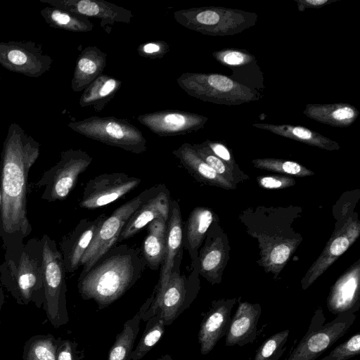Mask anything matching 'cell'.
Returning <instances> with one entry per match:
<instances>
[{
    "instance_id": "6da1fadb",
    "label": "cell",
    "mask_w": 360,
    "mask_h": 360,
    "mask_svg": "<svg viewBox=\"0 0 360 360\" xmlns=\"http://www.w3.org/2000/svg\"><path fill=\"white\" fill-rule=\"evenodd\" d=\"M40 144L17 123H11L1 154V231L5 252L24 245L32 231L27 216L29 173L38 159Z\"/></svg>"
},
{
    "instance_id": "7a4b0ae2",
    "label": "cell",
    "mask_w": 360,
    "mask_h": 360,
    "mask_svg": "<svg viewBox=\"0 0 360 360\" xmlns=\"http://www.w3.org/2000/svg\"><path fill=\"white\" fill-rule=\"evenodd\" d=\"M146 264L141 250L115 244L77 283L83 300H93L103 309L121 297L141 277Z\"/></svg>"
},
{
    "instance_id": "3957f363",
    "label": "cell",
    "mask_w": 360,
    "mask_h": 360,
    "mask_svg": "<svg viewBox=\"0 0 360 360\" xmlns=\"http://www.w3.org/2000/svg\"><path fill=\"white\" fill-rule=\"evenodd\" d=\"M42 249L41 239L32 238L21 248L5 252L0 265V282L19 304L32 303L39 309L43 307Z\"/></svg>"
},
{
    "instance_id": "277c9868",
    "label": "cell",
    "mask_w": 360,
    "mask_h": 360,
    "mask_svg": "<svg viewBox=\"0 0 360 360\" xmlns=\"http://www.w3.org/2000/svg\"><path fill=\"white\" fill-rule=\"evenodd\" d=\"M182 259L183 250L175 258L167 283L162 290L158 293L153 292V299L150 306L147 307L144 303L139 310L141 320L147 321L158 314L168 326L194 301L199 291L198 262L193 264V270L186 276L180 270Z\"/></svg>"
},
{
    "instance_id": "5b68a950",
    "label": "cell",
    "mask_w": 360,
    "mask_h": 360,
    "mask_svg": "<svg viewBox=\"0 0 360 360\" xmlns=\"http://www.w3.org/2000/svg\"><path fill=\"white\" fill-rule=\"evenodd\" d=\"M44 302L43 309L50 323L59 328L68 323L65 269L62 254L54 240L46 234L41 237Z\"/></svg>"
},
{
    "instance_id": "8992f818",
    "label": "cell",
    "mask_w": 360,
    "mask_h": 360,
    "mask_svg": "<svg viewBox=\"0 0 360 360\" xmlns=\"http://www.w3.org/2000/svg\"><path fill=\"white\" fill-rule=\"evenodd\" d=\"M68 126L87 138L135 154L143 153L147 149L142 132L124 118L92 116L71 122Z\"/></svg>"
},
{
    "instance_id": "52a82bcc",
    "label": "cell",
    "mask_w": 360,
    "mask_h": 360,
    "mask_svg": "<svg viewBox=\"0 0 360 360\" xmlns=\"http://www.w3.org/2000/svg\"><path fill=\"white\" fill-rule=\"evenodd\" d=\"M355 320L354 314L344 313L324 323L326 317L322 309L319 308L307 333L287 360H316L347 332Z\"/></svg>"
},
{
    "instance_id": "ba28073f",
    "label": "cell",
    "mask_w": 360,
    "mask_h": 360,
    "mask_svg": "<svg viewBox=\"0 0 360 360\" xmlns=\"http://www.w3.org/2000/svg\"><path fill=\"white\" fill-rule=\"evenodd\" d=\"M92 160L91 156L80 149L63 151L59 161L35 184L36 187L43 188L41 198L48 202L65 199Z\"/></svg>"
},
{
    "instance_id": "9c48e42d",
    "label": "cell",
    "mask_w": 360,
    "mask_h": 360,
    "mask_svg": "<svg viewBox=\"0 0 360 360\" xmlns=\"http://www.w3.org/2000/svg\"><path fill=\"white\" fill-rule=\"evenodd\" d=\"M144 196V191L116 208L99 226L89 246L83 255L80 274L87 272L95 262L117 243L121 231L136 211Z\"/></svg>"
},
{
    "instance_id": "30bf717a",
    "label": "cell",
    "mask_w": 360,
    "mask_h": 360,
    "mask_svg": "<svg viewBox=\"0 0 360 360\" xmlns=\"http://www.w3.org/2000/svg\"><path fill=\"white\" fill-rule=\"evenodd\" d=\"M53 59L32 41L0 42V65L5 69L38 78L49 71Z\"/></svg>"
},
{
    "instance_id": "8fae6325",
    "label": "cell",
    "mask_w": 360,
    "mask_h": 360,
    "mask_svg": "<svg viewBox=\"0 0 360 360\" xmlns=\"http://www.w3.org/2000/svg\"><path fill=\"white\" fill-rule=\"evenodd\" d=\"M141 181L122 172L96 176L86 183L79 207L93 210L105 206L134 189Z\"/></svg>"
},
{
    "instance_id": "7c38bea8",
    "label": "cell",
    "mask_w": 360,
    "mask_h": 360,
    "mask_svg": "<svg viewBox=\"0 0 360 360\" xmlns=\"http://www.w3.org/2000/svg\"><path fill=\"white\" fill-rule=\"evenodd\" d=\"M137 120L158 136L185 135L200 129L207 118L190 112L165 110L141 114Z\"/></svg>"
},
{
    "instance_id": "4fadbf2b",
    "label": "cell",
    "mask_w": 360,
    "mask_h": 360,
    "mask_svg": "<svg viewBox=\"0 0 360 360\" xmlns=\"http://www.w3.org/2000/svg\"><path fill=\"white\" fill-rule=\"evenodd\" d=\"M171 200L170 193L164 184L145 190L142 202L125 224L117 242L134 236L158 217L168 219Z\"/></svg>"
},
{
    "instance_id": "5bb4252c",
    "label": "cell",
    "mask_w": 360,
    "mask_h": 360,
    "mask_svg": "<svg viewBox=\"0 0 360 360\" xmlns=\"http://www.w3.org/2000/svg\"><path fill=\"white\" fill-rule=\"evenodd\" d=\"M50 6L86 18L101 20L100 25L108 33L115 23H129L134 17L130 10L104 0H39Z\"/></svg>"
},
{
    "instance_id": "9a60e30c",
    "label": "cell",
    "mask_w": 360,
    "mask_h": 360,
    "mask_svg": "<svg viewBox=\"0 0 360 360\" xmlns=\"http://www.w3.org/2000/svg\"><path fill=\"white\" fill-rule=\"evenodd\" d=\"M176 82L188 96L217 103L226 101L228 92L236 86L233 80L218 74L184 72Z\"/></svg>"
},
{
    "instance_id": "2e32d148",
    "label": "cell",
    "mask_w": 360,
    "mask_h": 360,
    "mask_svg": "<svg viewBox=\"0 0 360 360\" xmlns=\"http://www.w3.org/2000/svg\"><path fill=\"white\" fill-rule=\"evenodd\" d=\"M105 217V214L102 213L94 219H82L63 238L60 251L66 273H73L80 266L83 255Z\"/></svg>"
},
{
    "instance_id": "e0dca14e",
    "label": "cell",
    "mask_w": 360,
    "mask_h": 360,
    "mask_svg": "<svg viewBox=\"0 0 360 360\" xmlns=\"http://www.w3.org/2000/svg\"><path fill=\"white\" fill-rule=\"evenodd\" d=\"M234 300L214 302L200 326L198 342L202 355L210 353L218 341L226 335L231 319Z\"/></svg>"
},
{
    "instance_id": "ac0fdd59",
    "label": "cell",
    "mask_w": 360,
    "mask_h": 360,
    "mask_svg": "<svg viewBox=\"0 0 360 360\" xmlns=\"http://www.w3.org/2000/svg\"><path fill=\"white\" fill-rule=\"evenodd\" d=\"M262 314L259 304L239 303L231 316L229 330L226 334L225 345L243 346L252 343L257 338V324Z\"/></svg>"
},
{
    "instance_id": "d6986e66",
    "label": "cell",
    "mask_w": 360,
    "mask_h": 360,
    "mask_svg": "<svg viewBox=\"0 0 360 360\" xmlns=\"http://www.w3.org/2000/svg\"><path fill=\"white\" fill-rule=\"evenodd\" d=\"M183 221L178 201L171 200L167 221L166 248L163 262L160 266V278L153 292L158 293L167 283L175 258L182 249Z\"/></svg>"
},
{
    "instance_id": "ffe728a7",
    "label": "cell",
    "mask_w": 360,
    "mask_h": 360,
    "mask_svg": "<svg viewBox=\"0 0 360 360\" xmlns=\"http://www.w3.org/2000/svg\"><path fill=\"white\" fill-rule=\"evenodd\" d=\"M107 55L96 46H86L78 56L71 80L75 92L84 91L94 80L103 74L106 66Z\"/></svg>"
},
{
    "instance_id": "44dd1931",
    "label": "cell",
    "mask_w": 360,
    "mask_h": 360,
    "mask_svg": "<svg viewBox=\"0 0 360 360\" xmlns=\"http://www.w3.org/2000/svg\"><path fill=\"white\" fill-rule=\"evenodd\" d=\"M168 219L158 217L147 226V235L145 237L141 252L146 266L157 270L163 262L165 248Z\"/></svg>"
},
{
    "instance_id": "7402d4cb",
    "label": "cell",
    "mask_w": 360,
    "mask_h": 360,
    "mask_svg": "<svg viewBox=\"0 0 360 360\" xmlns=\"http://www.w3.org/2000/svg\"><path fill=\"white\" fill-rule=\"evenodd\" d=\"M121 86V80L103 73L83 91L79 104L82 108H91L96 112H101Z\"/></svg>"
},
{
    "instance_id": "603a6c76",
    "label": "cell",
    "mask_w": 360,
    "mask_h": 360,
    "mask_svg": "<svg viewBox=\"0 0 360 360\" xmlns=\"http://www.w3.org/2000/svg\"><path fill=\"white\" fill-rule=\"evenodd\" d=\"M212 221L213 216L210 210L197 207L191 212L183 225L182 247L188 251L192 264L198 261V248Z\"/></svg>"
},
{
    "instance_id": "cb8c5ba5",
    "label": "cell",
    "mask_w": 360,
    "mask_h": 360,
    "mask_svg": "<svg viewBox=\"0 0 360 360\" xmlns=\"http://www.w3.org/2000/svg\"><path fill=\"white\" fill-rule=\"evenodd\" d=\"M40 14L51 27L73 32H87L94 29V24L83 15L52 6H46Z\"/></svg>"
},
{
    "instance_id": "d4e9b609",
    "label": "cell",
    "mask_w": 360,
    "mask_h": 360,
    "mask_svg": "<svg viewBox=\"0 0 360 360\" xmlns=\"http://www.w3.org/2000/svg\"><path fill=\"white\" fill-rule=\"evenodd\" d=\"M141 321L139 311L123 325L122 331L117 334L115 341L109 350L107 360H131V354Z\"/></svg>"
},
{
    "instance_id": "484cf974",
    "label": "cell",
    "mask_w": 360,
    "mask_h": 360,
    "mask_svg": "<svg viewBox=\"0 0 360 360\" xmlns=\"http://www.w3.org/2000/svg\"><path fill=\"white\" fill-rule=\"evenodd\" d=\"M60 338L51 334L31 337L23 346L22 360H57Z\"/></svg>"
},
{
    "instance_id": "4316f807",
    "label": "cell",
    "mask_w": 360,
    "mask_h": 360,
    "mask_svg": "<svg viewBox=\"0 0 360 360\" xmlns=\"http://www.w3.org/2000/svg\"><path fill=\"white\" fill-rule=\"evenodd\" d=\"M162 317L156 314L146 321V328L131 354L132 360H140L159 342L165 330Z\"/></svg>"
},
{
    "instance_id": "83f0119b",
    "label": "cell",
    "mask_w": 360,
    "mask_h": 360,
    "mask_svg": "<svg viewBox=\"0 0 360 360\" xmlns=\"http://www.w3.org/2000/svg\"><path fill=\"white\" fill-rule=\"evenodd\" d=\"M357 111L349 105L321 106L311 108L309 116L333 125H348L355 120Z\"/></svg>"
},
{
    "instance_id": "f1b7e54d",
    "label": "cell",
    "mask_w": 360,
    "mask_h": 360,
    "mask_svg": "<svg viewBox=\"0 0 360 360\" xmlns=\"http://www.w3.org/2000/svg\"><path fill=\"white\" fill-rule=\"evenodd\" d=\"M289 333L286 329L271 335L258 347L253 360H278L285 350Z\"/></svg>"
},
{
    "instance_id": "f546056e",
    "label": "cell",
    "mask_w": 360,
    "mask_h": 360,
    "mask_svg": "<svg viewBox=\"0 0 360 360\" xmlns=\"http://www.w3.org/2000/svg\"><path fill=\"white\" fill-rule=\"evenodd\" d=\"M360 354V334L357 333L334 348L321 360H347Z\"/></svg>"
},
{
    "instance_id": "4dcf8cb0",
    "label": "cell",
    "mask_w": 360,
    "mask_h": 360,
    "mask_svg": "<svg viewBox=\"0 0 360 360\" xmlns=\"http://www.w3.org/2000/svg\"><path fill=\"white\" fill-rule=\"evenodd\" d=\"M169 50V44L162 40L143 43L137 48V52L140 56L150 59L161 58Z\"/></svg>"
},
{
    "instance_id": "1f68e13d",
    "label": "cell",
    "mask_w": 360,
    "mask_h": 360,
    "mask_svg": "<svg viewBox=\"0 0 360 360\" xmlns=\"http://www.w3.org/2000/svg\"><path fill=\"white\" fill-rule=\"evenodd\" d=\"M77 347L76 342L60 338L58 346L57 360H79L80 352Z\"/></svg>"
},
{
    "instance_id": "d6a6232c",
    "label": "cell",
    "mask_w": 360,
    "mask_h": 360,
    "mask_svg": "<svg viewBox=\"0 0 360 360\" xmlns=\"http://www.w3.org/2000/svg\"><path fill=\"white\" fill-rule=\"evenodd\" d=\"M290 255V248L285 245L275 247L271 252V259L275 264H281L285 262Z\"/></svg>"
},
{
    "instance_id": "836d02e7",
    "label": "cell",
    "mask_w": 360,
    "mask_h": 360,
    "mask_svg": "<svg viewBox=\"0 0 360 360\" xmlns=\"http://www.w3.org/2000/svg\"><path fill=\"white\" fill-rule=\"evenodd\" d=\"M349 240L345 237H338L335 239L330 247V252L333 255H342L349 246Z\"/></svg>"
},
{
    "instance_id": "e575fe53",
    "label": "cell",
    "mask_w": 360,
    "mask_h": 360,
    "mask_svg": "<svg viewBox=\"0 0 360 360\" xmlns=\"http://www.w3.org/2000/svg\"><path fill=\"white\" fill-rule=\"evenodd\" d=\"M203 143L205 144L219 158H221L226 161L230 160V153L228 149L222 144L212 142H205Z\"/></svg>"
},
{
    "instance_id": "d590c367",
    "label": "cell",
    "mask_w": 360,
    "mask_h": 360,
    "mask_svg": "<svg viewBox=\"0 0 360 360\" xmlns=\"http://www.w3.org/2000/svg\"><path fill=\"white\" fill-rule=\"evenodd\" d=\"M221 59L226 64L236 65L241 64L244 61L245 57L240 52L231 51L224 54Z\"/></svg>"
},
{
    "instance_id": "8d00e7d4",
    "label": "cell",
    "mask_w": 360,
    "mask_h": 360,
    "mask_svg": "<svg viewBox=\"0 0 360 360\" xmlns=\"http://www.w3.org/2000/svg\"><path fill=\"white\" fill-rule=\"evenodd\" d=\"M282 169L288 174H297L301 171V167L296 162L286 161L282 164Z\"/></svg>"
},
{
    "instance_id": "74e56055",
    "label": "cell",
    "mask_w": 360,
    "mask_h": 360,
    "mask_svg": "<svg viewBox=\"0 0 360 360\" xmlns=\"http://www.w3.org/2000/svg\"><path fill=\"white\" fill-rule=\"evenodd\" d=\"M262 185L268 188H279L282 185V182L272 177H264L261 180Z\"/></svg>"
},
{
    "instance_id": "f35d334b",
    "label": "cell",
    "mask_w": 360,
    "mask_h": 360,
    "mask_svg": "<svg viewBox=\"0 0 360 360\" xmlns=\"http://www.w3.org/2000/svg\"><path fill=\"white\" fill-rule=\"evenodd\" d=\"M5 295L3 290L2 287H0V323H1V311L3 307V305L5 304Z\"/></svg>"
},
{
    "instance_id": "ab89813d",
    "label": "cell",
    "mask_w": 360,
    "mask_h": 360,
    "mask_svg": "<svg viewBox=\"0 0 360 360\" xmlns=\"http://www.w3.org/2000/svg\"><path fill=\"white\" fill-rule=\"evenodd\" d=\"M307 3L313 6H321L327 2V0H307Z\"/></svg>"
},
{
    "instance_id": "60d3db41",
    "label": "cell",
    "mask_w": 360,
    "mask_h": 360,
    "mask_svg": "<svg viewBox=\"0 0 360 360\" xmlns=\"http://www.w3.org/2000/svg\"><path fill=\"white\" fill-rule=\"evenodd\" d=\"M1 206H2V194H1V183H0V234H1Z\"/></svg>"
},
{
    "instance_id": "b9f144b4",
    "label": "cell",
    "mask_w": 360,
    "mask_h": 360,
    "mask_svg": "<svg viewBox=\"0 0 360 360\" xmlns=\"http://www.w3.org/2000/svg\"><path fill=\"white\" fill-rule=\"evenodd\" d=\"M156 360H173V359L169 354H164Z\"/></svg>"
},
{
    "instance_id": "7bdbcfd3",
    "label": "cell",
    "mask_w": 360,
    "mask_h": 360,
    "mask_svg": "<svg viewBox=\"0 0 360 360\" xmlns=\"http://www.w3.org/2000/svg\"><path fill=\"white\" fill-rule=\"evenodd\" d=\"M1 82V77H0V82Z\"/></svg>"
}]
</instances>
